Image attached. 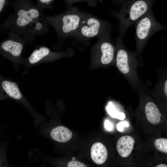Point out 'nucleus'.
Returning <instances> with one entry per match:
<instances>
[{"instance_id": "39448f33", "label": "nucleus", "mask_w": 167, "mask_h": 167, "mask_svg": "<svg viewBox=\"0 0 167 167\" xmlns=\"http://www.w3.org/2000/svg\"><path fill=\"white\" fill-rule=\"evenodd\" d=\"M111 25L87 12H84L83 18L78 29L72 38L82 42H88L91 39L99 38L110 32Z\"/></svg>"}, {"instance_id": "a878e982", "label": "nucleus", "mask_w": 167, "mask_h": 167, "mask_svg": "<svg viewBox=\"0 0 167 167\" xmlns=\"http://www.w3.org/2000/svg\"><path fill=\"white\" fill-rule=\"evenodd\" d=\"M166 69H167V67H166Z\"/></svg>"}, {"instance_id": "20e7f679", "label": "nucleus", "mask_w": 167, "mask_h": 167, "mask_svg": "<svg viewBox=\"0 0 167 167\" xmlns=\"http://www.w3.org/2000/svg\"><path fill=\"white\" fill-rule=\"evenodd\" d=\"M84 14L77 7L71 6L61 14L46 17L49 24L56 32L58 41L61 42L72 37L79 27Z\"/></svg>"}, {"instance_id": "4468645a", "label": "nucleus", "mask_w": 167, "mask_h": 167, "mask_svg": "<svg viewBox=\"0 0 167 167\" xmlns=\"http://www.w3.org/2000/svg\"><path fill=\"white\" fill-rule=\"evenodd\" d=\"M2 87L6 94L13 98L19 100L22 95L17 84L14 83L4 81L2 84Z\"/></svg>"}, {"instance_id": "f03ea898", "label": "nucleus", "mask_w": 167, "mask_h": 167, "mask_svg": "<svg viewBox=\"0 0 167 167\" xmlns=\"http://www.w3.org/2000/svg\"><path fill=\"white\" fill-rule=\"evenodd\" d=\"M122 39L118 37L116 39V65L132 89L138 92L147 86L141 82L138 74L137 67L140 66V60L135 52H131L125 47Z\"/></svg>"}, {"instance_id": "423d86ee", "label": "nucleus", "mask_w": 167, "mask_h": 167, "mask_svg": "<svg viewBox=\"0 0 167 167\" xmlns=\"http://www.w3.org/2000/svg\"><path fill=\"white\" fill-rule=\"evenodd\" d=\"M135 52L139 59L140 66H142L143 65L142 52L146 42L154 33L165 28L156 20L152 9L135 22Z\"/></svg>"}, {"instance_id": "dca6fc26", "label": "nucleus", "mask_w": 167, "mask_h": 167, "mask_svg": "<svg viewBox=\"0 0 167 167\" xmlns=\"http://www.w3.org/2000/svg\"><path fill=\"white\" fill-rule=\"evenodd\" d=\"M155 148L159 152L167 155V138H160L154 142Z\"/></svg>"}, {"instance_id": "412c9836", "label": "nucleus", "mask_w": 167, "mask_h": 167, "mask_svg": "<svg viewBox=\"0 0 167 167\" xmlns=\"http://www.w3.org/2000/svg\"><path fill=\"white\" fill-rule=\"evenodd\" d=\"M10 5V0H0V13L1 14L5 7Z\"/></svg>"}, {"instance_id": "393cba45", "label": "nucleus", "mask_w": 167, "mask_h": 167, "mask_svg": "<svg viewBox=\"0 0 167 167\" xmlns=\"http://www.w3.org/2000/svg\"><path fill=\"white\" fill-rule=\"evenodd\" d=\"M75 159H76V158L75 157H73L72 158V160H73V161L75 160Z\"/></svg>"}, {"instance_id": "f257e3e1", "label": "nucleus", "mask_w": 167, "mask_h": 167, "mask_svg": "<svg viewBox=\"0 0 167 167\" xmlns=\"http://www.w3.org/2000/svg\"><path fill=\"white\" fill-rule=\"evenodd\" d=\"M12 1L10 5L14 9L13 13L1 24V30L19 35L26 43L33 41L36 36L50 31L46 16L36 4L31 0Z\"/></svg>"}, {"instance_id": "5701e85b", "label": "nucleus", "mask_w": 167, "mask_h": 167, "mask_svg": "<svg viewBox=\"0 0 167 167\" xmlns=\"http://www.w3.org/2000/svg\"><path fill=\"white\" fill-rule=\"evenodd\" d=\"M114 2L119 4H122L126 0H110ZM102 0H101V1H102Z\"/></svg>"}, {"instance_id": "9d476101", "label": "nucleus", "mask_w": 167, "mask_h": 167, "mask_svg": "<svg viewBox=\"0 0 167 167\" xmlns=\"http://www.w3.org/2000/svg\"><path fill=\"white\" fill-rule=\"evenodd\" d=\"M134 139L129 135H124L118 140L116 145L117 151L122 157L128 156L131 152L134 144Z\"/></svg>"}, {"instance_id": "aec40b11", "label": "nucleus", "mask_w": 167, "mask_h": 167, "mask_svg": "<svg viewBox=\"0 0 167 167\" xmlns=\"http://www.w3.org/2000/svg\"><path fill=\"white\" fill-rule=\"evenodd\" d=\"M129 123L126 121H124L120 122L117 124L116 127L117 130L120 132H122L123 130L124 127H128Z\"/></svg>"}, {"instance_id": "f3484780", "label": "nucleus", "mask_w": 167, "mask_h": 167, "mask_svg": "<svg viewBox=\"0 0 167 167\" xmlns=\"http://www.w3.org/2000/svg\"><path fill=\"white\" fill-rule=\"evenodd\" d=\"M65 2L66 8H69L72 6V4L75 3L81 2H86L88 6L93 7H95L99 2L101 0H63Z\"/></svg>"}, {"instance_id": "2eb2a0df", "label": "nucleus", "mask_w": 167, "mask_h": 167, "mask_svg": "<svg viewBox=\"0 0 167 167\" xmlns=\"http://www.w3.org/2000/svg\"><path fill=\"white\" fill-rule=\"evenodd\" d=\"M106 109L108 113L113 118L123 120L125 118V114L123 112H118L111 102L108 103Z\"/></svg>"}, {"instance_id": "1a4fd4ad", "label": "nucleus", "mask_w": 167, "mask_h": 167, "mask_svg": "<svg viewBox=\"0 0 167 167\" xmlns=\"http://www.w3.org/2000/svg\"><path fill=\"white\" fill-rule=\"evenodd\" d=\"M157 82L152 93L167 104V69H159L157 71Z\"/></svg>"}, {"instance_id": "4be33fe9", "label": "nucleus", "mask_w": 167, "mask_h": 167, "mask_svg": "<svg viewBox=\"0 0 167 167\" xmlns=\"http://www.w3.org/2000/svg\"><path fill=\"white\" fill-rule=\"evenodd\" d=\"M104 126L107 131H111L113 128V126L111 122L108 120H106L104 122Z\"/></svg>"}, {"instance_id": "ddd939ff", "label": "nucleus", "mask_w": 167, "mask_h": 167, "mask_svg": "<svg viewBox=\"0 0 167 167\" xmlns=\"http://www.w3.org/2000/svg\"><path fill=\"white\" fill-rule=\"evenodd\" d=\"M57 54V53H52L48 48L42 46L33 52L28 58V61L31 64H35L49 57H57V56L52 55Z\"/></svg>"}, {"instance_id": "0eeeda50", "label": "nucleus", "mask_w": 167, "mask_h": 167, "mask_svg": "<svg viewBox=\"0 0 167 167\" xmlns=\"http://www.w3.org/2000/svg\"><path fill=\"white\" fill-rule=\"evenodd\" d=\"M94 50V57L99 59L102 64L108 65L115 61L116 47L110 38V32L98 38Z\"/></svg>"}, {"instance_id": "a211bd4d", "label": "nucleus", "mask_w": 167, "mask_h": 167, "mask_svg": "<svg viewBox=\"0 0 167 167\" xmlns=\"http://www.w3.org/2000/svg\"><path fill=\"white\" fill-rule=\"evenodd\" d=\"M36 5L41 9H48L52 10L53 9V4L55 0H35Z\"/></svg>"}, {"instance_id": "f8f14e48", "label": "nucleus", "mask_w": 167, "mask_h": 167, "mask_svg": "<svg viewBox=\"0 0 167 167\" xmlns=\"http://www.w3.org/2000/svg\"><path fill=\"white\" fill-rule=\"evenodd\" d=\"M49 135L54 140L61 143H65L70 140L72 135L69 129L62 126L52 128L49 131Z\"/></svg>"}, {"instance_id": "9b49d317", "label": "nucleus", "mask_w": 167, "mask_h": 167, "mask_svg": "<svg viewBox=\"0 0 167 167\" xmlns=\"http://www.w3.org/2000/svg\"><path fill=\"white\" fill-rule=\"evenodd\" d=\"M90 155L93 161L97 165L104 163L107 159L108 152L105 147L100 142H96L92 146Z\"/></svg>"}, {"instance_id": "b1692460", "label": "nucleus", "mask_w": 167, "mask_h": 167, "mask_svg": "<svg viewBox=\"0 0 167 167\" xmlns=\"http://www.w3.org/2000/svg\"><path fill=\"white\" fill-rule=\"evenodd\" d=\"M156 167H167V165L164 163L160 164L157 165Z\"/></svg>"}, {"instance_id": "7ed1b4c3", "label": "nucleus", "mask_w": 167, "mask_h": 167, "mask_svg": "<svg viewBox=\"0 0 167 167\" xmlns=\"http://www.w3.org/2000/svg\"><path fill=\"white\" fill-rule=\"evenodd\" d=\"M155 0H126L119 11H113L112 15L119 21L118 37L123 38L129 28L151 10Z\"/></svg>"}, {"instance_id": "6e6552de", "label": "nucleus", "mask_w": 167, "mask_h": 167, "mask_svg": "<svg viewBox=\"0 0 167 167\" xmlns=\"http://www.w3.org/2000/svg\"><path fill=\"white\" fill-rule=\"evenodd\" d=\"M8 37L1 44V49L6 54L14 58L20 56L25 40L19 35L14 32H9Z\"/></svg>"}, {"instance_id": "6ab92c4d", "label": "nucleus", "mask_w": 167, "mask_h": 167, "mask_svg": "<svg viewBox=\"0 0 167 167\" xmlns=\"http://www.w3.org/2000/svg\"><path fill=\"white\" fill-rule=\"evenodd\" d=\"M68 167H87L84 164L79 161H70L68 162L67 165Z\"/></svg>"}]
</instances>
